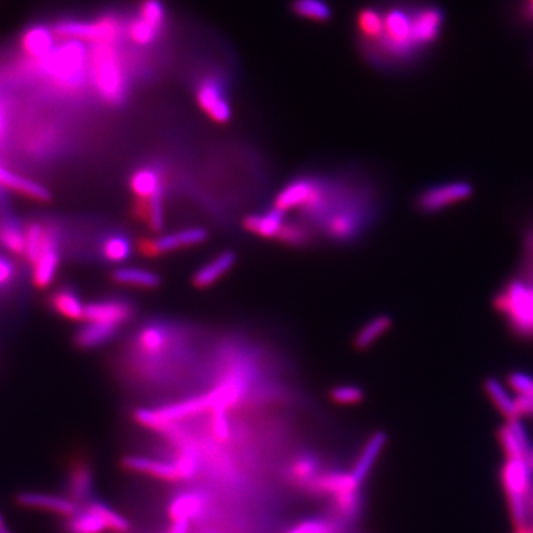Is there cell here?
Wrapping results in <instances>:
<instances>
[{
  "label": "cell",
  "mask_w": 533,
  "mask_h": 533,
  "mask_svg": "<svg viewBox=\"0 0 533 533\" xmlns=\"http://www.w3.org/2000/svg\"><path fill=\"white\" fill-rule=\"evenodd\" d=\"M382 32L374 46L378 61L385 66H415L439 46L445 30L442 6L427 0L406 2L385 9Z\"/></svg>",
  "instance_id": "obj_1"
},
{
  "label": "cell",
  "mask_w": 533,
  "mask_h": 533,
  "mask_svg": "<svg viewBox=\"0 0 533 533\" xmlns=\"http://www.w3.org/2000/svg\"><path fill=\"white\" fill-rule=\"evenodd\" d=\"M492 308L516 340L533 343V282L513 271L492 295Z\"/></svg>",
  "instance_id": "obj_2"
},
{
  "label": "cell",
  "mask_w": 533,
  "mask_h": 533,
  "mask_svg": "<svg viewBox=\"0 0 533 533\" xmlns=\"http://www.w3.org/2000/svg\"><path fill=\"white\" fill-rule=\"evenodd\" d=\"M89 76L106 103L119 106L128 94V79L117 43H100L89 52Z\"/></svg>",
  "instance_id": "obj_3"
},
{
  "label": "cell",
  "mask_w": 533,
  "mask_h": 533,
  "mask_svg": "<svg viewBox=\"0 0 533 533\" xmlns=\"http://www.w3.org/2000/svg\"><path fill=\"white\" fill-rule=\"evenodd\" d=\"M38 70L51 77L64 91H76L85 83L89 72V54L80 40H69L38 61Z\"/></svg>",
  "instance_id": "obj_4"
},
{
  "label": "cell",
  "mask_w": 533,
  "mask_h": 533,
  "mask_svg": "<svg viewBox=\"0 0 533 533\" xmlns=\"http://www.w3.org/2000/svg\"><path fill=\"white\" fill-rule=\"evenodd\" d=\"M474 193V184L462 178L430 184L415 196V211L425 217L439 215L473 199Z\"/></svg>",
  "instance_id": "obj_5"
},
{
  "label": "cell",
  "mask_w": 533,
  "mask_h": 533,
  "mask_svg": "<svg viewBox=\"0 0 533 533\" xmlns=\"http://www.w3.org/2000/svg\"><path fill=\"white\" fill-rule=\"evenodd\" d=\"M532 465L529 459H507L501 470V483L516 528L526 526L528 495L532 486Z\"/></svg>",
  "instance_id": "obj_6"
},
{
  "label": "cell",
  "mask_w": 533,
  "mask_h": 533,
  "mask_svg": "<svg viewBox=\"0 0 533 533\" xmlns=\"http://www.w3.org/2000/svg\"><path fill=\"white\" fill-rule=\"evenodd\" d=\"M209 412L208 397L194 396L172 405L160 406V408H140L134 412V419L143 427L165 433L169 427L181 424L191 417Z\"/></svg>",
  "instance_id": "obj_7"
},
{
  "label": "cell",
  "mask_w": 533,
  "mask_h": 533,
  "mask_svg": "<svg viewBox=\"0 0 533 533\" xmlns=\"http://www.w3.org/2000/svg\"><path fill=\"white\" fill-rule=\"evenodd\" d=\"M54 36L61 39L86 40L92 45L100 43H117L122 35V24L116 17H101L92 23L82 21H67L60 23L52 30Z\"/></svg>",
  "instance_id": "obj_8"
},
{
  "label": "cell",
  "mask_w": 533,
  "mask_h": 533,
  "mask_svg": "<svg viewBox=\"0 0 533 533\" xmlns=\"http://www.w3.org/2000/svg\"><path fill=\"white\" fill-rule=\"evenodd\" d=\"M325 200V190L320 187V183L311 178H298L277 194L274 208L283 212L297 208L317 212L325 205Z\"/></svg>",
  "instance_id": "obj_9"
},
{
  "label": "cell",
  "mask_w": 533,
  "mask_h": 533,
  "mask_svg": "<svg viewBox=\"0 0 533 533\" xmlns=\"http://www.w3.org/2000/svg\"><path fill=\"white\" fill-rule=\"evenodd\" d=\"M197 104L215 123L226 125L231 119V106L226 94V86L218 77L206 76L196 89Z\"/></svg>",
  "instance_id": "obj_10"
},
{
  "label": "cell",
  "mask_w": 533,
  "mask_h": 533,
  "mask_svg": "<svg viewBox=\"0 0 533 533\" xmlns=\"http://www.w3.org/2000/svg\"><path fill=\"white\" fill-rule=\"evenodd\" d=\"M206 240H208L206 230L194 227V229H184L165 234V236L157 237V239H143L138 243V251L146 257H160V255L169 254V252L202 245Z\"/></svg>",
  "instance_id": "obj_11"
},
{
  "label": "cell",
  "mask_w": 533,
  "mask_h": 533,
  "mask_svg": "<svg viewBox=\"0 0 533 533\" xmlns=\"http://www.w3.org/2000/svg\"><path fill=\"white\" fill-rule=\"evenodd\" d=\"M66 496L77 507H86L95 496V474L91 462L85 457H76L67 468Z\"/></svg>",
  "instance_id": "obj_12"
},
{
  "label": "cell",
  "mask_w": 533,
  "mask_h": 533,
  "mask_svg": "<svg viewBox=\"0 0 533 533\" xmlns=\"http://www.w3.org/2000/svg\"><path fill=\"white\" fill-rule=\"evenodd\" d=\"M60 266V230L46 224L45 242L38 261L33 264V285L39 289L48 288Z\"/></svg>",
  "instance_id": "obj_13"
},
{
  "label": "cell",
  "mask_w": 533,
  "mask_h": 533,
  "mask_svg": "<svg viewBox=\"0 0 533 533\" xmlns=\"http://www.w3.org/2000/svg\"><path fill=\"white\" fill-rule=\"evenodd\" d=\"M15 505L26 510L46 511L60 516L61 519L73 516L79 507L66 495L49 494V492L21 491L14 496Z\"/></svg>",
  "instance_id": "obj_14"
},
{
  "label": "cell",
  "mask_w": 533,
  "mask_h": 533,
  "mask_svg": "<svg viewBox=\"0 0 533 533\" xmlns=\"http://www.w3.org/2000/svg\"><path fill=\"white\" fill-rule=\"evenodd\" d=\"M134 314V304L122 298H110L85 305V320L88 323H101L119 328L120 325L128 323Z\"/></svg>",
  "instance_id": "obj_15"
},
{
  "label": "cell",
  "mask_w": 533,
  "mask_h": 533,
  "mask_svg": "<svg viewBox=\"0 0 533 533\" xmlns=\"http://www.w3.org/2000/svg\"><path fill=\"white\" fill-rule=\"evenodd\" d=\"M209 496L203 491L178 492L168 504V517L172 522L200 520L208 511Z\"/></svg>",
  "instance_id": "obj_16"
},
{
  "label": "cell",
  "mask_w": 533,
  "mask_h": 533,
  "mask_svg": "<svg viewBox=\"0 0 533 533\" xmlns=\"http://www.w3.org/2000/svg\"><path fill=\"white\" fill-rule=\"evenodd\" d=\"M122 467L132 473L146 474L162 482L180 483V471L174 462L162 461V459L140 457V455H126L122 458Z\"/></svg>",
  "instance_id": "obj_17"
},
{
  "label": "cell",
  "mask_w": 533,
  "mask_h": 533,
  "mask_svg": "<svg viewBox=\"0 0 533 533\" xmlns=\"http://www.w3.org/2000/svg\"><path fill=\"white\" fill-rule=\"evenodd\" d=\"M498 439L507 459H529L531 457L533 451L531 440L520 419H513L502 425L498 430Z\"/></svg>",
  "instance_id": "obj_18"
},
{
  "label": "cell",
  "mask_w": 533,
  "mask_h": 533,
  "mask_svg": "<svg viewBox=\"0 0 533 533\" xmlns=\"http://www.w3.org/2000/svg\"><path fill=\"white\" fill-rule=\"evenodd\" d=\"M322 464H320V458L316 454L310 451H303L300 454L295 455L289 464L286 476H288L289 482L295 486V488L301 489V491L307 492L311 483L319 477L322 473Z\"/></svg>",
  "instance_id": "obj_19"
},
{
  "label": "cell",
  "mask_w": 533,
  "mask_h": 533,
  "mask_svg": "<svg viewBox=\"0 0 533 533\" xmlns=\"http://www.w3.org/2000/svg\"><path fill=\"white\" fill-rule=\"evenodd\" d=\"M234 264H236V254L234 252H221L214 260L209 261L208 264H205L194 273L193 279H191L194 288H211L218 280L223 279L229 273Z\"/></svg>",
  "instance_id": "obj_20"
},
{
  "label": "cell",
  "mask_w": 533,
  "mask_h": 533,
  "mask_svg": "<svg viewBox=\"0 0 533 533\" xmlns=\"http://www.w3.org/2000/svg\"><path fill=\"white\" fill-rule=\"evenodd\" d=\"M507 385L517 394L514 400L519 418H533V374L526 371L510 372Z\"/></svg>",
  "instance_id": "obj_21"
},
{
  "label": "cell",
  "mask_w": 533,
  "mask_h": 533,
  "mask_svg": "<svg viewBox=\"0 0 533 533\" xmlns=\"http://www.w3.org/2000/svg\"><path fill=\"white\" fill-rule=\"evenodd\" d=\"M387 445V434L384 431H377L369 437L366 442L365 448H363L362 454L357 458L356 464H354L351 474L356 477L357 482L360 485L366 482L369 474H371L372 468L375 467V462L380 458L382 449Z\"/></svg>",
  "instance_id": "obj_22"
},
{
  "label": "cell",
  "mask_w": 533,
  "mask_h": 533,
  "mask_svg": "<svg viewBox=\"0 0 533 533\" xmlns=\"http://www.w3.org/2000/svg\"><path fill=\"white\" fill-rule=\"evenodd\" d=\"M0 187L15 191L27 199L38 200V202H49L51 200V193L42 184L35 183L29 178L21 177L15 172L8 171V169L0 166Z\"/></svg>",
  "instance_id": "obj_23"
},
{
  "label": "cell",
  "mask_w": 533,
  "mask_h": 533,
  "mask_svg": "<svg viewBox=\"0 0 533 533\" xmlns=\"http://www.w3.org/2000/svg\"><path fill=\"white\" fill-rule=\"evenodd\" d=\"M285 215L286 212L280 211V209H270L264 214L249 215L243 221V227L255 236L264 237V239H277L280 230L285 226Z\"/></svg>",
  "instance_id": "obj_24"
},
{
  "label": "cell",
  "mask_w": 533,
  "mask_h": 533,
  "mask_svg": "<svg viewBox=\"0 0 533 533\" xmlns=\"http://www.w3.org/2000/svg\"><path fill=\"white\" fill-rule=\"evenodd\" d=\"M366 214H360L356 209L338 212L329 220L326 231L329 236L338 240H350L359 234V231L365 226Z\"/></svg>",
  "instance_id": "obj_25"
},
{
  "label": "cell",
  "mask_w": 533,
  "mask_h": 533,
  "mask_svg": "<svg viewBox=\"0 0 533 533\" xmlns=\"http://www.w3.org/2000/svg\"><path fill=\"white\" fill-rule=\"evenodd\" d=\"M21 48L29 55L30 60L38 63L54 51V33L43 26L32 27L24 33Z\"/></svg>",
  "instance_id": "obj_26"
},
{
  "label": "cell",
  "mask_w": 533,
  "mask_h": 533,
  "mask_svg": "<svg viewBox=\"0 0 533 533\" xmlns=\"http://www.w3.org/2000/svg\"><path fill=\"white\" fill-rule=\"evenodd\" d=\"M131 189L138 200H150L163 196L162 174L159 169L141 168L134 172L131 178Z\"/></svg>",
  "instance_id": "obj_27"
},
{
  "label": "cell",
  "mask_w": 533,
  "mask_h": 533,
  "mask_svg": "<svg viewBox=\"0 0 533 533\" xmlns=\"http://www.w3.org/2000/svg\"><path fill=\"white\" fill-rule=\"evenodd\" d=\"M116 326L101 325V323H86L75 335L76 347L80 350H94L101 345L110 343L117 335Z\"/></svg>",
  "instance_id": "obj_28"
},
{
  "label": "cell",
  "mask_w": 533,
  "mask_h": 533,
  "mask_svg": "<svg viewBox=\"0 0 533 533\" xmlns=\"http://www.w3.org/2000/svg\"><path fill=\"white\" fill-rule=\"evenodd\" d=\"M63 533H106V523L101 520L98 514L89 508L82 507L73 516L66 517L61 523Z\"/></svg>",
  "instance_id": "obj_29"
},
{
  "label": "cell",
  "mask_w": 533,
  "mask_h": 533,
  "mask_svg": "<svg viewBox=\"0 0 533 533\" xmlns=\"http://www.w3.org/2000/svg\"><path fill=\"white\" fill-rule=\"evenodd\" d=\"M112 279L117 285L134 286L140 289H156L162 282L159 274L137 267L117 268L113 271Z\"/></svg>",
  "instance_id": "obj_30"
},
{
  "label": "cell",
  "mask_w": 533,
  "mask_h": 533,
  "mask_svg": "<svg viewBox=\"0 0 533 533\" xmlns=\"http://www.w3.org/2000/svg\"><path fill=\"white\" fill-rule=\"evenodd\" d=\"M393 326V317L388 314H378L372 317L354 338V348L359 351H366L372 345L377 343L380 338L384 337Z\"/></svg>",
  "instance_id": "obj_31"
},
{
  "label": "cell",
  "mask_w": 533,
  "mask_h": 533,
  "mask_svg": "<svg viewBox=\"0 0 533 533\" xmlns=\"http://www.w3.org/2000/svg\"><path fill=\"white\" fill-rule=\"evenodd\" d=\"M51 307L61 316L69 320H85V305L79 295L69 288L58 289L49 300Z\"/></svg>",
  "instance_id": "obj_32"
},
{
  "label": "cell",
  "mask_w": 533,
  "mask_h": 533,
  "mask_svg": "<svg viewBox=\"0 0 533 533\" xmlns=\"http://www.w3.org/2000/svg\"><path fill=\"white\" fill-rule=\"evenodd\" d=\"M483 388H485L486 394H488L491 402L494 403L495 408L498 409L508 421L520 419L519 415H517L516 400H514V397L510 396L507 387H504V385L498 380H495V378H488V380L483 382Z\"/></svg>",
  "instance_id": "obj_33"
},
{
  "label": "cell",
  "mask_w": 533,
  "mask_h": 533,
  "mask_svg": "<svg viewBox=\"0 0 533 533\" xmlns=\"http://www.w3.org/2000/svg\"><path fill=\"white\" fill-rule=\"evenodd\" d=\"M0 245L12 254L24 257L26 252V227L21 226L14 218L0 221Z\"/></svg>",
  "instance_id": "obj_34"
},
{
  "label": "cell",
  "mask_w": 533,
  "mask_h": 533,
  "mask_svg": "<svg viewBox=\"0 0 533 533\" xmlns=\"http://www.w3.org/2000/svg\"><path fill=\"white\" fill-rule=\"evenodd\" d=\"M169 337L165 329L150 325L138 334L137 348L143 356L156 357L168 347Z\"/></svg>",
  "instance_id": "obj_35"
},
{
  "label": "cell",
  "mask_w": 533,
  "mask_h": 533,
  "mask_svg": "<svg viewBox=\"0 0 533 533\" xmlns=\"http://www.w3.org/2000/svg\"><path fill=\"white\" fill-rule=\"evenodd\" d=\"M520 260L516 271L533 282V214L526 218L520 231Z\"/></svg>",
  "instance_id": "obj_36"
},
{
  "label": "cell",
  "mask_w": 533,
  "mask_h": 533,
  "mask_svg": "<svg viewBox=\"0 0 533 533\" xmlns=\"http://www.w3.org/2000/svg\"><path fill=\"white\" fill-rule=\"evenodd\" d=\"M86 508L94 511L95 514L101 517L104 523H106L107 531L113 533H128L131 531V523L126 519L122 514L117 513L113 510L107 502H104L103 499L95 498L86 505Z\"/></svg>",
  "instance_id": "obj_37"
},
{
  "label": "cell",
  "mask_w": 533,
  "mask_h": 533,
  "mask_svg": "<svg viewBox=\"0 0 533 533\" xmlns=\"http://www.w3.org/2000/svg\"><path fill=\"white\" fill-rule=\"evenodd\" d=\"M292 12L304 20L316 23H328L332 18V9L325 0H294Z\"/></svg>",
  "instance_id": "obj_38"
},
{
  "label": "cell",
  "mask_w": 533,
  "mask_h": 533,
  "mask_svg": "<svg viewBox=\"0 0 533 533\" xmlns=\"http://www.w3.org/2000/svg\"><path fill=\"white\" fill-rule=\"evenodd\" d=\"M357 29L369 43L377 42L382 32V14L380 9L366 8L357 15Z\"/></svg>",
  "instance_id": "obj_39"
},
{
  "label": "cell",
  "mask_w": 533,
  "mask_h": 533,
  "mask_svg": "<svg viewBox=\"0 0 533 533\" xmlns=\"http://www.w3.org/2000/svg\"><path fill=\"white\" fill-rule=\"evenodd\" d=\"M344 523L331 517H313L297 523L288 533H344Z\"/></svg>",
  "instance_id": "obj_40"
},
{
  "label": "cell",
  "mask_w": 533,
  "mask_h": 533,
  "mask_svg": "<svg viewBox=\"0 0 533 533\" xmlns=\"http://www.w3.org/2000/svg\"><path fill=\"white\" fill-rule=\"evenodd\" d=\"M46 224L40 221H32L26 226V252L24 258L30 266L38 261L40 252H42L43 242H45Z\"/></svg>",
  "instance_id": "obj_41"
},
{
  "label": "cell",
  "mask_w": 533,
  "mask_h": 533,
  "mask_svg": "<svg viewBox=\"0 0 533 533\" xmlns=\"http://www.w3.org/2000/svg\"><path fill=\"white\" fill-rule=\"evenodd\" d=\"M104 258L112 263H123L131 257L132 245L131 240L123 234H113L104 240L103 248Z\"/></svg>",
  "instance_id": "obj_42"
},
{
  "label": "cell",
  "mask_w": 533,
  "mask_h": 533,
  "mask_svg": "<svg viewBox=\"0 0 533 533\" xmlns=\"http://www.w3.org/2000/svg\"><path fill=\"white\" fill-rule=\"evenodd\" d=\"M162 29L163 27L150 23V21L144 20L143 17L138 15V18H135V20L129 24L128 33L132 42H135L140 46H149L152 45L154 40L159 38Z\"/></svg>",
  "instance_id": "obj_43"
},
{
  "label": "cell",
  "mask_w": 533,
  "mask_h": 533,
  "mask_svg": "<svg viewBox=\"0 0 533 533\" xmlns=\"http://www.w3.org/2000/svg\"><path fill=\"white\" fill-rule=\"evenodd\" d=\"M331 400L337 405L341 406H356L365 400V391L360 388L359 385H338V387L332 388Z\"/></svg>",
  "instance_id": "obj_44"
},
{
  "label": "cell",
  "mask_w": 533,
  "mask_h": 533,
  "mask_svg": "<svg viewBox=\"0 0 533 533\" xmlns=\"http://www.w3.org/2000/svg\"><path fill=\"white\" fill-rule=\"evenodd\" d=\"M277 240L289 246H305L310 240V236H308V231L303 226L285 223V226L280 230L279 236H277Z\"/></svg>",
  "instance_id": "obj_45"
},
{
  "label": "cell",
  "mask_w": 533,
  "mask_h": 533,
  "mask_svg": "<svg viewBox=\"0 0 533 533\" xmlns=\"http://www.w3.org/2000/svg\"><path fill=\"white\" fill-rule=\"evenodd\" d=\"M212 434L218 442L227 443L231 439V425L229 412H215L212 414Z\"/></svg>",
  "instance_id": "obj_46"
},
{
  "label": "cell",
  "mask_w": 533,
  "mask_h": 533,
  "mask_svg": "<svg viewBox=\"0 0 533 533\" xmlns=\"http://www.w3.org/2000/svg\"><path fill=\"white\" fill-rule=\"evenodd\" d=\"M514 21L522 29H533V0H517L514 6Z\"/></svg>",
  "instance_id": "obj_47"
},
{
  "label": "cell",
  "mask_w": 533,
  "mask_h": 533,
  "mask_svg": "<svg viewBox=\"0 0 533 533\" xmlns=\"http://www.w3.org/2000/svg\"><path fill=\"white\" fill-rule=\"evenodd\" d=\"M15 268L11 261L5 257H0V288H5L14 279Z\"/></svg>",
  "instance_id": "obj_48"
},
{
  "label": "cell",
  "mask_w": 533,
  "mask_h": 533,
  "mask_svg": "<svg viewBox=\"0 0 533 533\" xmlns=\"http://www.w3.org/2000/svg\"><path fill=\"white\" fill-rule=\"evenodd\" d=\"M190 532V522L187 520H178V522H172L171 529L168 533H189Z\"/></svg>",
  "instance_id": "obj_49"
},
{
  "label": "cell",
  "mask_w": 533,
  "mask_h": 533,
  "mask_svg": "<svg viewBox=\"0 0 533 533\" xmlns=\"http://www.w3.org/2000/svg\"><path fill=\"white\" fill-rule=\"evenodd\" d=\"M0 533H14L9 529V526L6 525L5 519H3L2 514H0Z\"/></svg>",
  "instance_id": "obj_50"
},
{
  "label": "cell",
  "mask_w": 533,
  "mask_h": 533,
  "mask_svg": "<svg viewBox=\"0 0 533 533\" xmlns=\"http://www.w3.org/2000/svg\"><path fill=\"white\" fill-rule=\"evenodd\" d=\"M514 533H533V526H523V528L517 529Z\"/></svg>",
  "instance_id": "obj_51"
},
{
  "label": "cell",
  "mask_w": 533,
  "mask_h": 533,
  "mask_svg": "<svg viewBox=\"0 0 533 533\" xmlns=\"http://www.w3.org/2000/svg\"><path fill=\"white\" fill-rule=\"evenodd\" d=\"M3 125H5V120H3L2 110H0V135H2L3 132Z\"/></svg>",
  "instance_id": "obj_52"
}]
</instances>
